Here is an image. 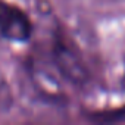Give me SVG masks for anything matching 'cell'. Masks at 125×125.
Returning <instances> with one entry per match:
<instances>
[{
  "label": "cell",
  "mask_w": 125,
  "mask_h": 125,
  "mask_svg": "<svg viewBox=\"0 0 125 125\" xmlns=\"http://www.w3.org/2000/svg\"><path fill=\"white\" fill-rule=\"evenodd\" d=\"M32 35V22L19 6L0 0V40L25 43Z\"/></svg>",
  "instance_id": "2"
},
{
  "label": "cell",
  "mask_w": 125,
  "mask_h": 125,
  "mask_svg": "<svg viewBox=\"0 0 125 125\" xmlns=\"http://www.w3.org/2000/svg\"><path fill=\"white\" fill-rule=\"evenodd\" d=\"M122 88H124V91H125V74H124V77H122Z\"/></svg>",
  "instance_id": "4"
},
{
  "label": "cell",
  "mask_w": 125,
  "mask_h": 125,
  "mask_svg": "<svg viewBox=\"0 0 125 125\" xmlns=\"http://www.w3.org/2000/svg\"><path fill=\"white\" fill-rule=\"evenodd\" d=\"M49 63L62 78L72 85H83L88 80V72L77 50L62 37H54L50 49Z\"/></svg>",
  "instance_id": "1"
},
{
  "label": "cell",
  "mask_w": 125,
  "mask_h": 125,
  "mask_svg": "<svg viewBox=\"0 0 125 125\" xmlns=\"http://www.w3.org/2000/svg\"><path fill=\"white\" fill-rule=\"evenodd\" d=\"M13 103V96L10 85L5 77V74L0 69V112H8Z\"/></svg>",
  "instance_id": "3"
}]
</instances>
